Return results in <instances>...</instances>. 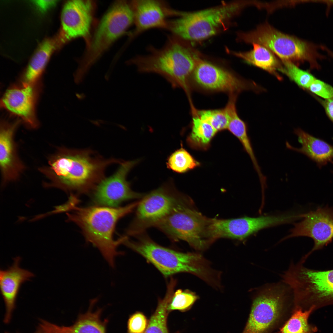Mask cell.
Wrapping results in <instances>:
<instances>
[{"label":"cell","instance_id":"cell-6","mask_svg":"<svg viewBox=\"0 0 333 333\" xmlns=\"http://www.w3.org/2000/svg\"><path fill=\"white\" fill-rule=\"evenodd\" d=\"M302 261L292 264L282 275L284 282L293 290L295 307L314 311L333 305V269L319 270L308 268Z\"/></svg>","mask_w":333,"mask_h":333},{"label":"cell","instance_id":"cell-16","mask_svg":"<svg viewBox=\"0 0 333 333\" xmlns=\"http://www.w3.org/2000/svg\"><path fill=\"white\" fill-rule=\"evenodd\" d=\"M130 3L135 27L130 35L131 39L152 28L168 30L169 20L167 18L179 17L182 12L173 9L163 1L133 0L130 1Z\"/></svg>","mask_w":333,"mask_h":333},{"label":"cell","instance_id":"cell-22","mask_svg":"<svg viewBox=\"0 0 333 333\" xmlns=\"http://www.w3.org/2000/svg\"><path fill=\"white\" fill-rule=\"evenodd\" d=\"M294 133L298 137V142L302 146L295 148L288 142L286 147L291 150L302 154L315 162L321 168L333 160V146L325 140L315 137L300 128L295 129Z\"/></svg>","mask_w":333,"mask_h":333},{"label":"cell","instance_id":"cell-37","mask_svg":"<svg viewBox=\"0 0 333 333\" xmlns=\"http://www.w3.org/2000/svg\"><path fill=\"white\" fill-rule=\"evenodd\" d=\"M321 49L326 51L327 54L333 59V51L326 46L323 45H321Z\"/></svg>","mask_w":333,"mask_h":333},{"label":"cell","instance_id":"cell-19","mask_svg":"<svg viewBox=\"0 0 333 333\" xmlns=\"http://www.w3.org/2000/svg\"><path fill=\"white\" fill-rule=\"evenodd\" d=\"M21 120L3 121L0 132V166L3 183L16 180L25 169L18 155L14 136Z\"/></svg>","mask_w":333,"mask_h":333},{"label":"cell","instance_id":"cell-12","mask_svg":"<svg viewBox=\"0 0 333 333\" xmlns=\"http://www.w3.org/2000/svg\"><path fill=\"white\" fill-rule=\"evenodd\" d=\"M194 87L206 92H222L229 95L257 88L230 71L208 62L198 60L191 80Z\"/></svg>","mask_w":333,"mask_h":333},{"label":"cell","instance_id":"cell-27","mask_svg":"<svg viewBox=\"0 0 333 333\" xmlns=\"http://www.w3.org/2000/svg\"><path fill=\"white\" fill-rule=\"evenodd\" d=\"M314 311L312 308L303 310L295 308L291 317L281 329L279 333H316L317 327L309 323L310 315Z\"/></svg>","mask_w":333,"mask_h":333},{"label":"cell","instance_id":"cell-33","mask_svg":"<svg viewBox=\"0 0 333 333\" xmlns=\"http://www.w3.org/2000/svg\"><path fill=\"white\" fill-rule=\"evenodd\" d=\"M149 320L144 314L137 311L131 315L127 323V333H144Z\"/></svg>","mask_w":333,"mask_h":333},{"label":"cell","instance_id":"cell-11","mask_svg":"<svg viewBox=\"0 0 333 333\" xmlns=\"http://www.w3.org/2000/svg\"><path fill=\"white\" fill-rule=\"evenodd\" d=\"M286 290L281 286L262 291L254 299L242 333H269L278 323L287 300Z\"/></svg>","mask_w":333,"mask_h":333},{"label":"cell","instance_id":"cell-8","mask_svg":"<svg viewBox=\"0 0 333 333\" xmlns=\"http://www.w3.org/2000/svg\"><path fill=\"white\" fill-rule=\"evenodd\" d=\"M134 24L130 2H115L104 15L88 45L78 71L85 72L111 44Z\"/></svg>","mask_w":333,"mask_h":333},{"label":"cell","instance_id":"cell-38","mask_svg":"<svg viewBox=\"0 0 333 333\" xmlns=\"http://www.w3.org/2000/svg\"><path fill=\"white\" fill-rule=\"evenodd\" d=\"M5 333H10L8 332H6ZM35 333H41L40 331L37 330V331Z\"/></svg>","mask_w":333,"mask_h":333},{"label":"cell","instance_id":"cell-35","mask_svg":"<svg viewBox=\"0 0 333 333\" xmlns=\"http://www.w3.org/2000/svg\"><path fill=\"white\" fill-rule=\"evenodd\" d=\"M311 94L323 106L327 116L333 123V97L323 99L314 94Z\"/></svg>","mask_w":333,"mask_h":333},{"label":"cell","instance_id":"cell-14","mask_svg":"<svg viewBox=\"0 0 333 333\" xmlns=\"http://www.w3.org/2000/svg\"><path fill=\"white\" fill-rule=\"evenodd\" d=\"M303 219L295 223L289 235L282 240L292 237L305 236L314 241L312 249L304 257L306 259L315 251L321 249L333 239V208L327 206L301 214Z\"/></svg>","mask_w":333,"mask_h":333},{"label":"cell","instance_id":"cell-7","mask_svg":"<svg viewBox=\"0 0 333 333\" xmlns=\"http://www.w3.org/2000/svg\"><path fill=\"white\" fill-rule=\"evenodd\" d=\"M190 205V202L176 208L154 227L173 241L183 240L195 249H202L211 242L209 229L211 219Z\"/></svg>","mask_w":333,"mask_h":333},{"label":"cell","instance_id":"cell-10","mask_svg":"<svg viewBox=\"0 0 333 333\" xmlns=\"http://www.w3.org/2000/svg\"><path fill=\"white\" fill-rule=\"evenodd\" d=\"M190 201L172 185L162 186L144 195L139 201L135 216L126 231L128 236H134L154 227L175 209Z\"/></svg>","mask_w":333,"mask_h":333},{"label":"cell","instance_id":"cell-34","mask_svg":"<svg viewBox=\"0 0 333 333\" xmlns=\"http://www.w3.org/2000/svg\"><path fill=\"white\" fill-rule=\"evenodd\" d=\"M308 91L310 92L311 94L324 99L333 97V87L317 78L310 85Z\"/></svg>","mask_w":333,"mask_h":333},{"label":"cell","instance_id":"cell-23","mask_svg":"<svg viewBox=\"0 0 333 333\" xmlns=\"http://www.w3.org/2000/svg\"><path fill=\"white\" fill-rule=\"evenodd\" d=\"M236 99L229 98L224 107L228 118L227 129L239 140L245 151L248 154L252 162L254 169L257 172L261 184L266 183V178L262 173L261 168L255 156L251 141L248 134L246 123L239 117L236 108Z\"/></svg>","mask_w":333,"mask_h":333},{"label":"cell","instance_id":"cell-20","mask_svg":"<svg viewBox=\"0 0 333 333\" xmlns=\"http://www.w3.org/2000/svg\"><path fill=\"white\" fill-rule=\"evenodd\" d=\"M21 260L20 257H16L10 266L0 270V289L5 306L4 322L6 323L10 321L22 284L34 276L31 272L20 267Z\"/></svg>","mask_w":333,"mask_h":333},{"label":"cell","instance_id":"cell-2","mask_svg":"<svg viewBox=\"0 0 333 333\" xmlns=\"http://www.w3.org/2000/svg\"><path fill=\"white\" fill-rule=\"evenodd\" d=\"M182 40L172 34L167 35L162 47L158 48L150 45L147 54L136 55L128 62L140 72L161 75L173 86L183 89L191 100V78L198 60Z\"/></svg>","mask_w":333,"mask_h":333},{"label":"cell","instance_id":"cell-9","mask_svg":"<svg viewBox=\"0 0 333 333\" xmlns=\"http://www.w3.org/2000/svg\"><path fill=\"white\" fill-rule=\"evenodd\" d=\"M242 6L234 3L195 12H182L178 18L169 20L168 30L183 40L203 39L215 34Z\"/></svg>","mask_w":333,"mask_h":333},{"label":"cell","instance_id":"cell-21","mask_svg":"<svg viewBox=\"0 0 333 333\" xmlns=\"http://www.w3.org/2000/svg\"><path fill=\"white\" fill-rule=\"evenodd\" d=\"M97 299L90 301L89 309L80 314L74 323L69 326H59L47 321L40 320L38 329L41 333H106L108 320H102V309L92 311Z\"/></svg>","mask_w":333,"mask_h":333},{"label":"cell","instance_id":"cell-39","mask_svg":"<svg viewBox=\"0 0 333 333\" xmlns=\"http://www.w3.org/2000/svg\"><path fill=\"white\" fill-rule=\"evenodd\" d=\"M331 163L333 164V161ZM332 172L333 173V171H332Z\"/></svg>","mask_w":333,"mask_h":333},{"label":"cell","instance_id":"cell-17","mask_svg":"<svg viewBox=\"0 0 333 333\" xmlns=\"http://www.w3.org/2000/svg\"><path fill=\"white\" fill-rule=\"evenodd\" d=\"M277 216L244 217L228 219L212 218L210 231L214 240L220 238L243 240L262 229L278 225Z\"/></svg>","mask_w":333,"mask_h":333},{"label":"cell","instance_id":"cell-26","mask_svg":"<svg viewBox=\"0 0 333 333\" xmlns=\"http://www.w3.org/2000/svg\"><path fill=\"white\" fill-rule=\"evenodd\" d=\"M191 111V130L187 138V142L193 148L207 149L217 132L211 125L201 120L194 109Z\"/></svg>","mask_w":333,"mask_h":333},{"label":"cell","instance_id":"cell-28","mask_svg":"<svg viewBox=\"0 0 333 333\" xmlns=\"http://www.w3.org/2000/svg\"><path fill=\"white\" fill-rule=\"evenodd\" d=\"M172 295L171 291L167 290L163 298L158 301L155 311L149 319L144 333H170L167 326L168 317L170 313L167 306Z\"/></svg>","mask_w":333,"mask_h":333},{"label":"cell","instance_id":"cell-1","mask_svg":"<svg viewBox=\"0 0 333 333\" xmlns=\"http://www.w3.org/2000/svg\"><path fill=\"white\" fill-rule=\"evenodd\" d=\"M121 162L114 158L105 159L89 149L59 148L49 158L47 166L39 170L54 187L78 194L92 191L104 179L106 168Z\"/></svg>","mask_w":333,"mask_h":333},{"label":"cell","instance_id":"cell-3","mask_svg":"<svg viewBox=\"0 0 333 333\" xmlns=\"http://www.w3.org/2000/svg\"><path fill=\"white\" fill-rule=\"evenodd\" d=\"M139 202L117 207L97 205L81 207L74 204L70 209L71 212L67 213V220L80 228L86 241L97 247L109 265L114 268L116 257L123 254L117 248L127 237L114 239L116 225L121 218L132 212Z\"/></svg>","mask_w":333,"mask_h":333},{"label":"cell","instance_id":"cell-32","mask_svg":"<svg viewBox=\"0 0 333 333\" xmlns=\"http://www.w3.org/2000/svg\"><path fill=\"white\" fill-rule=\"evenodd\" d=\"M198 297L195 294L188 290H177L173 293L168 303L167 310L170 313L178 310L183 312L189 310Z\"/></svg>","mask_w":333,"mask_h":333},{"label":"cell","instance_id":"cell-29","mask_svg":"<svg viewBox=\"0 0 333 333\" xmlns=\"http://www.w3.org/2000/svg\"><path fill=\"white\" fill-rule=\"evenodd\" d=\"M166 165L168 168L173 171L183 173L199 166L200 163L182 147L169 157Z\"/></svg>","mask_w":333,"mask_h":333},{"label":"cell","instance_id":"cell-18","mask_svg":"<svg viewBox=\"0 0 333 333\" xmlns=\"http://www.w3.org/2000/svg\"><path fill=\"white\" fill-rule=\"evenodd\" d=\"M38 94V84L21 83L8 89L1 101L2 108L17 116L31 128H37L38 123L35 107Z\"/></svg>","mask_w":333,"mask_h":333},{"label":"cell","instance_id":"cell-5","mask_svg":"<svg viewBox=\"0 0 333 333\" xmlns=\"http://www.w3.org/2000/svg\"><path fill=\"white\" fill-rule=\"evenodd\" d=\"M241 37L247 43H257L265 46L282 62H291L297 66L306 62L310 69H320L318 60L327 59L318 51L321 45L283 33L266 23L259 25L251 31L241 34Z\"/></svg>","mask_w":333,"mask_h":333},{"label":"cell","instance_id":"cell-4","mask_svg":"<svg viewBox=\"0 0 333 333\" xmlns=\"http://www.w3.org/2000/svg\"><path fill=\"white\" fill-rule=\"evenodd\" d=\"M128 238L123 243L152 264L166 277L182 272L194 274L208 280L210 271L203 257L195 253L181 252L162 246L143 232Z\"/></svg>","mask_w":333,"mask_h":333},{"label":"cell","instance_id":"cell-30","mask_svg":"<svg viewBox=\"0 0 333 333\" xmlns=\"http://www.w3.org/2000/svg\"><path fill=\"white\" fill-rule=\"evenodd\" d=\"M280 72L286 74L291 80L303 89L308 90L310 85L316 78L308 71L300 68L294 64L282 62Z\"/></svg>","mask_w":333,"mask_h":333},{"label":"cell","instance_id":"cell-13","mask_svg":"<svg viewBox=\"0 0 333 333\" xmlns=\"http://www.w3.org/2000/svg\"><path fill=\"white\" fill-rule=\"evenodd\" d=\"M138 160L122 161L113 175L104 179L92 191V200L97 206L117 207L125 201L142 198L143 194L133 191L126 177Z\"/></svg>","mask_w":333,"mask_h":333},{"label":"cell","instance_id":"cell-36","mask_svg":"<svg viewBox=\"0 0 333 333\" xmlns=\"http://www.w3.org/2000/svg\"><path fill=\"white\" fill-rule=\"evenodd\" d=\"M33 3L42 12H45L53 6L56 3L55 0H35Z\"/></svg>","mask_w":333,"mask_h":333},{"label":"cell","instance_id":"cell-24","mask_svg":"<svg viewBox=\"0 0 333 333\" xmlns=\"http://www.w3.org/2000/svg\"><path fill=\"white\" fill-rule=\"evenodd\" d=\"M253 48L246 52H234L236 56L247 63L258 67L281 79L277 72L282 67L274 54L269 49L260 44L253 43Z\"/></svg>","mask_w":333,"mask_h":333},{"label":"cell","instance_id":"cell-15","mask_svg":"<svg viewBox=\"0 0 333 333\" xmlns=\"http://www.w3.org/2000/svg\"><path fill=\"white\" fill-rule=\"evenodd\" d=\"M94 6V3L88 0H70L65 3L61 15L60 45L80 37L88 43Z\"/></svg>","mask_w":333,"mask_h":333},{"label":"cell","instance_id":"cell-25","mask_svg":"<svg viewBox=\"0 0 333 333\" xmlns=\"http://www.w3.org/2000/svg\"><path fill=\"white\" fill-rule=\"evenodd\" d=\"M56 46V41L51 39H47L40 44L27 65L21 83L28 84H38Z\"/></svg>","mask_w":333,"mask_h":333},{"label":"cell","instance_id":"cell-31","mask_svg":"<svg viewBox=\"0 0 333 333\" xmlns=\"http://www.w3.org/2000/svg\"><path fill=\"white\" fill-rule=\"evenodd\" d=\"M202 120L211 125L217 132L227 129L228 118L224 108L216 109L194 110Z\"/></svg>","mask_w":333,"mask_h":333}]
</instances>
